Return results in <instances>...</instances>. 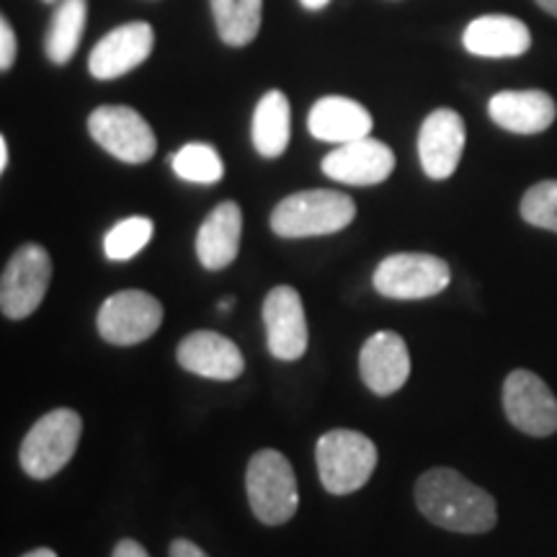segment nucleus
<instances>
[{"label":"nucleus","mask_w":557,"mask_h":557,"mask_svg":"<svg viewBox=\"0 0 557 557\" xmlns=\"http://www.w3.org/2000/svg\"><path fill=\"white\" fill-rule=\"evenodd\" d=\"M416 506L447 532L485 534L498 521L496 498L451 468H434L418 478Z\"/></svg>","instance_id":"obj_1"},{"label":"nucleus","mask_w":557,"mask_h":557,"mask_svg":"<svg viewBox=\"0 0 557 557\" xmlns=\"http://www.w3.org/2000/svg\"><path fill=\"white\" fill-rule=\"evenodd\" d=\"M357 218V205L344 191L310 189L289 194L271 212V230L278 238H315L348 227Z\"/></svg>","instance_id":"obj_2"},{"label":"nucleus","mask_w":557,"mask_h":557,"mask_svg":"<svg viewBox=\"0 0 557 557\" xmlns=\"http://www.w3.org/2000/svg\"><path fill=\"white\" fill-rule=\"evenodd\" d=\"M315 459L325 491L333 496H348L369 483L377 468V447L359 431L333 429L318 438Z\"/></svg>","instance_id":"obj_3"},{"label":"nucleus","mask_w":557,"mask_h":557,"mask_svg":"<svg viewBox=\"0 0 557 557\" xmlns=\"http://www.w3.org/2000/svg\"><path fill=\"white\" fill-rule=\"evenodd\" d=\"M250 511L269 527L287 524L297 513L299 493L289 459L276 449H261L250 457L246 470Z\"/></svg>","instance_id":"obj_4"},{"label":"nucleus","mask_w":557,"mask_h":557,"mask_svg":"<svg viewBox=\"0 0 557 557\" xmlns=\"http://www.w3.org/2000/svg\"><path fill=\"white\" fill-rule=\"evenodd\" d=\"M83 418L70 408L50 410L39 418L21 442V468L34 480H47L65 468L78 449Z\"/></svg>","instance_id":"obj_5"},{"label":"nucleus","mask_w":557,"mask_h":557,"mask_svg":"<svg viewBox=\"0 0 557 557\" xmlns=\"http://www.w3.org/2000/svg\"><path fill=\"white\" fill-rule=\"evenodd\" d=\"M52 284V259L39 243H26L5 263L0 276V310L5 318L24 320L39 308Z\"/></svg>","instance_id":"obj_6"},{"label":"nucleus","mask_w":557,"mask_h":557,"mask_svg":"<svg viewBox=\"0 0 557 557\" xmlns=\"http://www.w3.org/2000/svg\"><path fill=\"white\" fill-rule=\"evenodd\" d=\"M88 132L109 156L129 165H143L156 156V132L139 111L120 103H107L90 111Z\"/></svg>","instance_id":"obj_7"},{"label":"nucleus","mask_w":557,"mask_h":557,"mask_svg":"<svg viewBox=\"0 0 557 557\" xmlns=\"http://www.w3.org/2000/svg\"><path fill=\"white\" fill-rule=\"evenodd\" d=\"M449 282V263L431 253H393L374 271V289L389 299L436 297Z\"/></svg>","instance_id":"obj_8"},{"label":"nucleus","mask_w":557,"mask_h":557,"mask_svg":"<svg viewBox=\"0 0 557 557\" xmlns=\"http://www.w3.org/2000/svg\"><path fill=\"white\" fill-rule=\"evenodd\" d=\"M163 323V305L143 289H122L101 305L99 333L114 346H135L148 341Z\"/></svg>","instance_id":"obj_9"},{"label":"nucleus","mask_w":557,"mask_h":557,"mask_svg":"<svg viewBox=\"0 0 557 557\" xmlns=\"http://www.w3.org/2000/svg\"><path fill=\"white\" fill-rule=\"evenodd\" d=\"M504 410L508 421L527 436H549L557 431V398L529 369H513L504 382Z\"/></svg>","instance_id":"obj_10"},{"label":"nucleus","mask_w":557,"mask_h":557,"mask_svg":"<svg viewBox=\"0 0 557 557\" xmlns=\"http://www.w3.org/2000/svg\"><path fill=\"white\" fill-rule=\"evenodd\" d=\"M156 47V32L148 21H127L96 41L88 54V73L96 81H116L143 65Z\"/></svg>","instance_id":"obj_11"},{"label":"nucleus","mask_w":557,"mask_h":557,"mask_svg":"<svg viewBox=\"0 0 557 557\" xmlns=\"http://www.w3.org/2000/svg\"><path fill=\"white\" fill-rule=\"evenodd\" d=\"M468 129L455 109H434L418 132V160L429 178L444 181L462 160Z\"/></svg>","instance_id":"obj_12"},{"label":"nucleus","mask_w":557,"mask_h":557,"mask_svg":"<svg viewBox=\"0 0 557 557\" xmlns=\"http://www.w3.org/2000/svg\"><path fill=\"white\" fill-rule=\"evenodd\" d=\"M323 173L346 186H377L395 171V152L380 139L361 137L338 145L320 163Z\"/></svg>","instance_id":"obj_13"},{"label":"nucleus","mask_w":557,"mask_h":557,"mask_svg":"<svg viewBox=\"0 0 557 557\" xmlns=\"http://www.w3.org/2000/svg\"><path fill=\"white\" fill-rule=\"evenodd\" d=\"M263 325L271 357L297 361L308 351V320H305L302 297L295 287H274L263 302Z\"/></svg>","instance_id":"obj_14"},{"label":"nucleus","mask_w":557,"mask_h":557,"mask_svg":"<svg viewBox=\"0 0 557 557\" xmlns=\"http://www.w3.org/2000/svg\"><path fill=\"white\" fill-rule=\"evenodd\" d=\"M359 372L374 395H393L410 377L408 344L395 331H380L361 346Z\"/></svg>","instance_id":"obj_15"},{"label":"nucleus","mask_w":557,"mask_h":557,"mask_svg":"<svg viewBox=\"0 0 557 557\" xmlns=\"http://www.w3.org/2000/svg\"><path fill=\"white\" fill-rule=\"evenodd\" d=\"M178 364L197 377L230 382L246 369L240 348L214 331H194L178 344Z\"/></svg>","instance_id":"obj_16"},{"label":"nucleus","mask_w":557,"mask_h":557,"mask_svg":"<svg viewBox=\"0 0 557 557\" xmlns=\"http://www.w3.org/2000/svg\"><path fill=\"white\" fill-rule=\"evenodd\" d=\"M465 50L475 58L487 60H511L521 58L532 47V32L524 21L506 13H487L468 24L462 34Z\"/></svg>","instance_id":"obj_17"},{"label":"nucleus","mask_w":557,"mask_h":557,"mask_svg":"<svg viewBox=\"0 0 557 557\" xmlns=\"http://www.w3.org/2000/svg\"><path fill=\"white\" fill-rule=\"evenodd\" d=\"M487 116L513 135H540L553 127L557 107L547 90H500L487 101Z\"/></svg>","instance_id":"obj_18"},{"label":"nucleus","mask_w":557,"mask_h":557,"mask_svg":"<svg viewBox=\"0 0 557 557\" xmlns=\"http://www.w3.org/2000/svg\"><path fill=\"white\" fill-rule=\"evenodd\" d=\"M372 127V114L359 101L346 99V96H325L312 103L308 116L310 135L320 143H354V139L369 137Z\"/></svg>","instance_id":"obj_19"},{"label":"nucleus","mask_w":557,"mask_h":557,"mask_svg":"<svg viewBox=\"0 0 557 557\" xmlns=\"http://www.w3.org/2000/svg\"><path fill=\"white\" fill-rule=\"evenodd\" d=\"M243 233V212L235 201H222L207 214L197 233L199 263L209 271L227 269L238 259Z\"/></svg>","instance_id":"obj_20"},{"label":"nucleus","mask_w":557,"mask_h":557,"mask_svg":"<svg viewBox=\"0 0 557 557\" xmlns=\"http://www.w3.org/2000/svg\"><path fill=\"white\" fill-rule=\"evenodd\" d=\"M250 135H253V148L263 158H282L287 152L292 137V107L282 90H269L256 103Z\"/></svg>","instance_id":"obj_21"},{"label":"nucleus","mask_w":557,"mask_h":557,"mask_svg":"<svg viewBox=\"0 0 557 557\" xmlns=\"http://www.w3.org/2000/svg\"><path fill=\"white\" fill-rule=\"evenodd\" d=\"M88 21V0H60L47 26L45 52L54 65H67L78 52Z\"/></svg>","instance_id":"obj_22"},{"label":"nucleus","mask_w":557,"mask_h":557,"mask_svg":"<svg viewBox=\"0 0 557 557\" xmlns=\"http://www.w3.org/2000/svg\"><path fill=\"white\" fill-rule=\"evenodd\" d=\"M214 26L227 47H248L259 37L263 0H209Z\"/></svg>","instance_id":"obj_23"},{"label":"nucleus","mask_w":557,"mask_h":557,"mask_svg":"<svg viewBox=\"0 0 557 557\" xmlns=\"http://www.w3.org/2000/svg\"><path fill=\"white\" fill-rule=\"evenodd\" d=\"M173 173L189 184H218L225 176L220 152L207 143H189L184 145L176 156H171Z\"/></svg>","instance_id":"obj_24"},{"label":"nucleus","mask_w":557,"mask_h":557,"mask_svg":"<svg viewBox=\"0 0 557 557\" xmlns=\"http://www.w3.org/2000/svg\"><path fill=\"white\" fill-rule=\"evenodd\" d=\"M156 225L148 218H127L116 222L109 230L107 238H103V250H107V259L111 261H129L148 246Z\"/></svg>","instance_id":"obj_25"},{"label":"nucleus","mask_w":557,"mask_h":557,"mask_svg":"<svg viewBox=\"0 0 557 557\" xmlns=\"http://www.w3.org/2000/svg\"><path fill=\"white\" fill-rule=\"evenodd\" d=\"M521 220L532 227L557 233V181H540L521 197Z\"/></svg>","instance_id":"obj_26"},{"label":"nucleus","mask_w":557,"mask_h":557,"mask_svg":"<svg viewBox=\"0 0 557 557\" xmlns=\"http://www.w3.org/2000/svg\"><path fill=\"white\" fill-rule=\"evenodd\" d=\"M16 32L9 24V18H0V70L9 73L16 62Z\"/></svg>","instance_id":"obj_27"},{"label":"nucleus","mask_w":557,"mask_h":557,"mask_svg":"<svg viewBox=\"0 0 557 557\" xmlns=\"http://www.w3.org/2000/svg\"><path fill=\"white\" fill-rule=\"evenodd\" d=\"M171 557H209V555L189 540H173Z\"/></svg>","instance_id":"obj_28"},{"label":"nucleus","mask_w":557,"mask_h":557,"mask_svg":"<svg viewBox=\"0 0 557 557\" xmlns=\"http://www.w3.org/2000/svg\"><path fill=\"white\" fill-rule=\"evenodd\" d=\"M111 557H150L148 549H145L139 542L135 540H122L120 545L114 547V555Z\"/></svg>","instance_id":"obj_29"},{"label":"nucleus","mask_w":557,"mask_h":557,"mask_svg":"<svg viewBox=\"0 0 557 557\" xmlns=\"http://www.w3.org/2000/svg\"><path fill=\"white\" fill-rule=\"evenodd\" d=\"M9 169V139L0 137V171Z\"/></svg>","instance_id":"obj_30"},{"label":"nucleus","mask_w":557,"mask_h":557,"mask_svg":"<svg viewBox=\"0 0 557 557\" xmlns=\"http://www.w3.org/2000/svg\"><path fill=\"white\" fill-rule=\"evenodd\" d=\"M534 3H537L545 13H549V16L557 18V0H534Z\"/></svg>","instance_id":"obj_31"},{"label":"nucleus","mask_w":557,"mask_h":557,"mask_svg":"<svg viewBox=\"0 0 557 557\" xmlns=\"http://www.w3.org/2000/svg\"><path fill=\"white\" fill-rule=\"evenodd\" d=\"M299 3H302L308 11H323L331 0H299Z\"/></svg>","instance_id":"obj_32"},{"label":"nucleus","mask_w":557,"mask_h":557,"mask_svg":"<svg viewBox=\"0 0 557 557\" xmlns=\"http://www.w3.org/2000/svg\"><path fill=\"white\" fill-rule=\"evenodd\" d=\"M24 557H58V553H52L50 547H39V549H32V553H26Z\"/></svg>","instance_id":"obj_33"},{"label":"nucleus","mask_w":557,"mask_h":557,"mask_svg":"<svg viewBox=\"0 0 557 557\" xmlns=\"http://www.w3.org/2000/svg\"><path fill=\"white\" fill-rule=\"evenodd\" d=\"M230 308H233V299H222V302H220V310H230Z\"/></svg>","instance_id":"obj_34"},{"label":"nucleus","mask_w":557,"mask_h":557,"mask_svg":"<svg viewBox=\"0 0 557 557\" xmlns=\"http://www.w3.org/2000/svg\"><path fill=\"white\" fill-rule=\"evenodd\" d=\"M45 3H60V0H45Z\"/></svg>","instance_id":"obj_35"}]
</instances>
